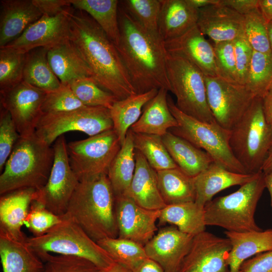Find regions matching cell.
<instances>
[{
    "label": "cell",
    "instance_id": "cell-1",
    "mask_svg": "<svg viewBox=\"0 0 272 272\" xmlns=\"http://www.w3.org/2000/svg\"><path fill=\"white\" fill-rule=\"evenodd\" d=\"M70 40L91 70L95 83L121 100L137 94L115 44L94 20L72 6Z\"/></svg>",
    "mask_w": 272,
    "mask_h": 272
},
{
    "label": "cell",
    "instance_id": "cell-2",
    "mask_svg": "<svg viewBox=\"0 0 272 272\" xmlns=\"http://www.w3.org/2000/svg\"><path fill=\"white\" fill-rule=\"evenodd\" d=\"M118 16L120 37L116 47L136 93L162 88L170 91L164 41L119 6Z\"/></svg>",
    "mask_w": 272,
    "mask_h": 272
},
{
    "label": "cell",
    "instance_id": "cell-3",
    "mask_svg": "<svg viewBox=\"0 0 272 272\" xmlns=\"http://www.w3.org/2000/svg\"><path fill=\"white\" fill-rule=\"evenodd\" d=\"M63 216L97 242L117 237L115 195L107 175L79 182Z\"/></svg>",
    "mask_w": 272,
    "mask_h": 272
},
{
    "label": "cell",
    "instance_id": "cell-4",
    "mask_svg": "<svg viewBox=\"0 0 272 272\" xmlns=\"http://www.w3.org/2000/svg\"><path fill=\"white\" fill-rule=\"evenodd\" d=\"M54 157L53 147L36 133L21 137L0 175V194L23 188L41 189L46 183Z\"/></svg>",
    "mask_w": 272,
    "mask_h": 272
},
{
    "label": "cell",
    "instance_id": "cell-5",
    "mask_svg": "<svg viewBox=\"0 0 272 272\" xmlns=\"http://www.w3.org/2000/svg\"><path fill=\"white\" fill-rule=\"evenodd\" d=\"M265 188L264 174L260 171L236 191L212 199L204 207L206 226L236 232L262 230L256 224L254 216Z\"/></svg>",
    "mask_w": 272,
    "mask_h": 272
},
{
    "label": "cell",
    "instance_id": "cell-6",
    "mask_svg": "<svg viewBox=\"0 0 272 272\" xmlns=\"http://www.w3.org/2000/svg\"><path fill=\"white\" fill-rule=\"evenodd\" d=\"M229 145L236 159L248 174L261 171L272 147V129L256 97L243 117L230 130Z\"/></svg>",
    "mask_w": 272,
    "mask_h": 272
},
{
    "label": "cell",
    "instance_id": "cell-7",
    "mask_svg": "<svg viewBox=\"0 0 272 272\" xmlns=\"http://www.w3.org/2000/svg\"><path fill=\"white\" fill-rule=\"evenodd\" d=\"M27 242L38 254L55 253L86 259L100 269L115 261L77 224L63 216L61 222L39 236L27 237Z\"/></svg>",
    "mask_w": 272,
    "mask_h": 272
},
{
    "label": "cell",
    "instance_id": "cell-8",
    "mask_svg": "<svg viewBox=\"0 0 272 272\" xmlns=\"http://www.w3.org/2000/svg\"><path fill=\"white\" fill-rule=\"evenodd\" d=\"M170 110L178 125L168 131L188 141L208 154L214 162L236 173L248 174L233 155L229 145L230 130L216 121L208 123L191 117L180 111L170 96H167Z\"/></svg>",
    "mask_w": 272,
    "mask_h": 272
},
{
    "label": "cell",
    "instance_id": "cell-9",
    "mask_svg": "<svg viewBox=\"0 0 272 272\" xmlns=\"http://www.w3.org/2000/svg\"><path fill=\"white\" fill-rule=\"evenodd\" d=\"M166 58L170 91L176 98L177 108L202 122H215L208 105L202 73L181 56L167 52Z\"/></svg>",
    "mask_w": 272,
    "mask_h": 272
},
{
    "label": "cell",
    "instance_id": "cell-10",
    "mask_svg": "<svg viewBox=\"0 0 272 272\" xmlns=\"http://www.w3.org/2000/svg\"><path fill=\"white\" fill-rule=\"evenodd\" d=\"M121 147L113 129L67 143L70 164L79 182L107 175Z\"/></svg>",
    "mask_w": 272,
    "mask_h": 272
},
{
    "label": "cell",
    "instance_id": "cell-11",
    "mask_svg": "<svg viewBox=\"0 0 272 272\" xmlns=\"http://www.w3.org/2000/svg\"><path fill=\"white\" fill-rule=\"evenodd\" d=\"M113 127L110 109L85 106L68 112L43 113L35 133L51 146L59 137L69 131H81L91 137Z\"/></svg>",
    "mask_w": 272,
    "mask_h": 272
},
{
    "label": "cell",
    "instance_id": "cell-12",
    "mask_svg": "<svg viewBox=\"0 0 272 272\" xmlns=\"http://www.w3.org/2000/svg\"><path fill=\"white\" fill-rule=\"evenodd\" d=\"M205 80L208 105L215 121L231 130L256 97L245 86L220 77L205 76Z\"/></svg>",
    "mask_w": 272,
    "mask_h": 272
},
{
    "label": "cell",
    "instance_id": "cell-13",
    "mask_svg": "<svg viewBox=\"0 0 272 272\" xmlns=\"http://www.w3.org/2000/svg\"><path fill=\"white\" fill-rule=\"evenodd\" d=\"M53 147L54 157L50 174L45 185L37 190L35 200L54 214L63 216L79 181L70 164L64 137H59Z\"/></svg>",
    "mask_w": 272,
    "mask_h": 272
},
{
    "label": "cell",
    "instance_id": "cell-14",
    "mask_svg": "<svg viewBox=\"0 0 272 272\" xmlns=\"http://www.w3.org/2000/svg\"><path fill=\"white\" fill-rule=\"evenodd\" d=\"M46 93L23 81L0 92L1 107L10 113L21 137L35 132Z\"/></svg>",
    "mask_w": 272,
    "mask_h": 272
},
{
    "label": "cell",
    "instance_id": "cell-15",
    "mask_svg": "<svg viewBox=\"0 0 272 272\" xmlns=\"http://www.w3.org/2000/svg\"><path fill=\"white\" fill-rule=\"evenodd\" d=\"M231 248L227 237L202 232L193 237L179 272H229L227 258Z\"/></svg>",
    "mask_w": 272,
    "mask_h": 272
},
{
    "label": "cell",
    "instance_id": "cell-16",
    "mask_svg": "<svg viewBox=\"0 0 272 272\" xmlns=\"http://www.w3.org/2000/svg\"><path fill=\"white\" fill-rule=\"evenodd\" d=\"M118 237L145 246L156 234L160 210H151L137 204L128 196H115Z\"/></svg>",
    "mask_w": 272,
    "mask_h": 272
},
{
    "label": "cell",
    "instance_id": "cell-17",
    "mask_svg": "<svg viewBox=\"0 0 272 272\" xmlns=\"http://www.w3.org/2000/svg\"><path fill=\"white\" fill-rule=\"evenodd\" d=\"M71 7L55 17L42 16L19 37L4 47L26 53L36 48L50 49L69 41Z\"/></svg>",
    "mask_w": 272,
    "mask_h": 272
},
{
    "label": "cell",
    "instance_id": "cell-18",
    "mask_svg": "<svg viewBox=\"0 0 272 272\" xmlns=\"http://www.w3.org/2000/svg\"><path fill=\"white\" fill-rule=\"evenodd\" d=\"M193 237L174 226H166L159 230L144 247L148 257L159 264L165 272H179Z\"/></svg>",
    "mask_w": 272,
    "mask_h": 272
},
{
    "label": "cell",
    "instance_id": "cell-19",
    "mask_svg": "<svg viewBox=\"0 0 272 272\" xmlns=\"http://www.w3.org/2000/svg\"><path fill=\"white\" fill-rule=\"evenodd\" d=\"M164 43L167 52L188 60L205 76H218L214 46L197 25L181 36L165 41Z\"/></svg>",
    "mask_w": 272,
    "mask_h": 272
},
{
    "label": "cell",
    "instance_id": "cell-20",
    "mask_svg": "<svg viewBox=\"0 0 272 272\" xmlns=\"http://www.w3.org/2000/svg\"><path fill=\"white\" fill-rule=\"evenodd\" d=\"M244 16L219 3L199 9L196 25L216 43L233 41L244 34Z\"/></svg>",
    "mask_w": 272,
    "mask_h": 272
},
{
    "label": "cell",
    "instance_id": "cell-21",
    "mask_svg": "<svg viewBox=\"0 0 272 272\" xmlns=\"http://www.w3.org/2000/svg\"><path fill=\"white\" fill-rule=\"evenodd\" d=\"M36 189L23 188L3 195L0 198V233L19 241L27 237L22 231L31 205L36 197Z\"/></svg>",
    "mask_w": 272,
    "mask_h": 272
},
{
    "label": "cell",
    "instance_id": "cell-22",
    "mask_svg": "<svg viewBox=\"0 0 272 272\" xmlns=\"http://www.w3.org/2000/svg\"><path fill=\"white\" fill-rule=\"evenodd\" d=\"M42 16L32 0H1L0 48L17 39Z\"/></svg>",
    "mask_w": 272,
    "mask_h": 272
},
{
    "label": "cell",
    "instance_id": "cell-23",
    "mask_svg": "<svg viewBox=\"0 0 272 272\" xmlns=\"http://www.w3.org/2000/svg\"><path fill=\"white\" fill-rule=\"evenodd\" d=\"M135 169L125 195L140 206L151 210H161L166 206L161 194L157 172L149 165L144 156L135 150Z\"/></svg>",
    "mask_w": 272,
    "mask_h": 272
},
{
    "label": "cell",
    "instance_id": "cell-24",
    "mask_svg": "<svg viewBox=\"0 0 272 272\" xmlns=\"http://www.w3.org/2000/svg\"><path fill=\"white\" fill-rule=\"evenodd\" d=\"M257 173L233 172L213 162L193 177L196 192L195 202L204 208L217 193L233 186H241L253 179Z\"/></svg>",
    "mask_w": 272,
    "mask_h": 272
},
{
    "label": "cell",
    "instance_id": "cell-25",
    "mask_svg": "<svg viewBox=\"0 0 272 272\" xmlns=\"http://www.w3.org/2000/svg\"><path fill=\"white\" fill-rule=\"evenodd\" d=\"M158 30L165 41L181 36L197 24L199 9L188 0H160Z\"/></svg>",
    "mask_w": 272,
    "mask_h": 272
},
{
    "label": "cell",
    "instance_id": "cell-26",
    "mask_svg": "<svg viewBox=\"0 0 272 272\" xmlns=\"http://www.w3.org/2000/svg\"><path fill=\"white\" fill-rule=\"evenodd\" d=\"M225 234L231 245L227 258L229 272H239L245 261L272 250V229L243 232L225 231Z\"/></svg>",
    "mask_w": 272,
    "mask_h": 272
},
{
    "label": "cell",
    "instance_id": "cell-27",
    "mask_svg": "<svg viewBox=\"0 0 272 272\" xmlns=\"http://www.w3.org/2000/svg\"><path fill=\"white\" fill-rule=\"evenodd\" d=\"M47 56L52 71L63 85L93 79L91 70L70 40L49 49Z\"/></svg>",
    "mask_w": 272,
    "mask_h": 272
},
{
    "label": "cell",
    "instance_id": "cell-28",
    "mask_svg": "<svg viewBox=\"0 0 272 272\" xmlns=\"http://www.w3.org/2000/svg\"><path fill=\"white\" fill-rule=\"evenodd\" d=\"M168 91L160 89L157 94L145 105L139 120L130 129L134 133L162 137L178 125L168 104Z\"/></svg>",
    "mask_w": 272,
    "mask_h": 272
},
{
    "label": "cell",
    "instance_id": "cell-29",
    "mask_svg": "<svg viewBox=\"0 0 272 272\" xmlns=\"http://www.w3.org/2000/svg\"><path fill=\"white\" fill-rule=\"evenodd\" d=\"M162 139L178 167L190 177H195L214 162L205 151L169 131Z\"/></svg>",
    "mask_w": 272,
    "mask_h": 272
},
{
    "label": "cell",
    "instance_id": "cell-30",
    "mask_svg": "<svg viewBox=\"0 0 272 272\" xmlns=\"http://www.w3.org/2000/svg\"><path fill=\"white\" fill-rule=\"evenodd\" d=\"M0 257L3 272H44V261L26 240L0 233Z\"/></svg>",
    "mask_w": 272,
    "mask_h": 272
},
{
    "label": "cell",
    "instance_id": "cell-31",
    "mask_svg": "<svg viewBox=\"0 0 272 272\" xmlns=\"http://www.w3.org/2000/svg\"><path fill=\"white\" fill-rule=\"evenodd\" d=\"M158 221L160 225L169 224L193 236L206 231L207 226L204 208L195 201L167 205L160 210Z\"/></svg>",
    "mask_w": 272,
    "mask_h": 272
},
{
    "label": "cell",
    "instance_id": "cell-32",
    "mask_svg": "<svg viewBox=\"0 0 272 272\" xmlns=\"http://www.w3.org/2000/svg\"><path fill=\"white\" fill-rule=\"evenodd\" d=\"M158 90H152L142 94H135L116 101L110 109L113 129L121 145L131 126L140 118L145 105L157 94Z\"/></svg>",
    "mask_w": 272,
    "mask_h": 272
},
{
    "label": "cell",
    "instance_id": "cell-33",
    "mask_svg": "<svg viewBox=\"0 0 272 272\" xmlns=\"http://www.w3.org/2000/svg\"><path fill=\"white\" fill-rule=\"evenodd\" d=\"M46 47H38L26 53L23 81L47 93L55 91L62 85L52 71Z\"/></svg>",
    "mask_w": 272,
    "mask_h": 272
},
{
    "label": "cell",
    "instance_id": "cell-34",
    "mask_svg": "<svg viewBox=\"0 0 272 272\" xmlns=\"http://www.w3.org/2000/svg\"><path fill=\"white\" fill-rule=\"evenodd\" d=\"M135 149L132 131L129 129L107 173L115 196L125 195L135 169Z\"/></svg>",
    "mask_w": 272,
    "mask_h": 272
},
{
    "label": "cell",
    "instance_id": "cell-35",
    "mask_svg": "<svg viewBox=\"0 0 272 272\" xmlns=\"http://www.w3.org/2000/svg\"><path fill=\"white\" fill-rule=\"evenodd\" d=\"M157 177L160 191L166 206L195 201L194 178L179 168L158 171Z\"/></svg>",
    "mask_w": 272,
    "mask_h": 272
},
{
    "label": "cell",
    "instance_id": "cell-36",
    "mask_svg": "<svg viewBox=\"0 0 272 272\" xmlns=\"http://www.w3.org/2000/svg\"><path fill=\"white\" fill-rule=\"evenodd\" d=\"M72 6L89 14L117 45L120 37L118 0H70Z\"/></svg>",
    "mask_w": 272,
    "mask_h": 272
},
{
    "label": "cell",
    "instance_id": "cell-37",
    "mask_svg": "<svg viewBox=\"0 0 272 272\" xmlns=\"http://www.w3.org/2000/svg\"><path fill=\"white\" fill-rule=\"evenodd\" d=\"M97 243L115 262L131 271L148 258L144 246L129 239L108 238Z\"/></svg>",
    "mask_w": 272,
    "mask_h": 272
},
{
    "label": "cell",
    "instance_id": "cell-38",
    "mask_svg": "<svg viewBox=\"0 0 272 272\" xmlns=\"http://www.w3.org/2000/svg\"><path fill=\"white\" fill-rule=\"evenodd\" d=\"M132 135L135 149L157 172L178 167L166 148L162 137L133 132Z\"/></svg>",
    "mask_w": 272,
    "mask_h": 272
},
{
    "label": "cell",
    "instance_id": "cell-39",
    "mask_svg": "<svg viewBox=\"0 0 272 272\" xmlns=\"http://www.w3.org/2000/svg\"><path fill=\"white\" fill-rule=\"evenodd\" d=\"M245 86L261 99L272 90V53L253 51Z\"/></svg>",
    "mask_w": 272,
    "mask_h": 272
},
{
    "label": "cell",
    "instance_id": "cell-40",
    "mask_svg": "<svg viewBox=\"0 0 272 272\" xmlns=\"http://www.w3.org/2000/svg\"><path fill=\"white\" fill-rule=\"evenodd\" d=\"M160 0L119 1V6L148 32L159 35Z\"/></svg>",
    "mask_w": 272,
    "mask_h": 272
},
{
    "label": "cell",
    "instance_id": "cell-41",
    "mask_svg": "<svg viewBox=\"0 0 272 272\" xmlns=\"http://www.w3.org/2000/svg\"><path fill=\"white\" fill-rule=\"evenodd\" d=\"M26 53L7 47L0 48V92L23 81Z\"/></svg>",
    "mask_w": 272,
    "mask_h": 272
},
{
    "label": "cell",
    "instance_id": "cell-42",
    "mask_svg": "<svg viewBox=\"0 0 272 272\" xmlns=\"http://www.w3.org/2000/svg\"><path fill=\"white\" fill-rule=\"evenodd\" d=\"M77 97L86 106L110 109L118 99L99 86L92 78L77 80L69 85Z\"/></svg>",
    "mask_w": 272,
    "mask_h": 272
},
{
    "label": "cell",
    "instance_id": "cell-43",
    "mask_svg": "<svg viewBox=\"0 0 272 272\" xmlns=\"http://www.w3.org/2000/svg\"><path fill=\"white\" fill-rule=\"evenodd\" d=\"M244 33L254 51L272 53L268 40L267 23L259 7L244 16Z\"/></svg>",
    "mask_w": 272,
    "mask_h": 272
},
{
    "label": "cell",
    "instance_id": "cell-44",
    "mask_svg": "<svg viewBox=\"0 0 272 272\" xmlns=\"http://www.w3.org/2000/svg\"><path fill=\"white\" fill-rule=\"evenodd\" d=\"M38 256L44 262V272H98L101 269L90 261L79 257L49 253Z\"/></svg>",
    "mask_w": 272,
    "mask_h": 272
},
{
    "label": "cell",
    "instance_id": "cell-45",
    "mask_svg": "<svg viewBox=\"0 0 272 272\" xmlns=\"http://www.w3.org/2000/svg\"><path fill=\"white\" fill-rule=\"evenodd\" d=\"M75 95L69 85L46 93L42 106L43 113H56L71 111L85 107Z\"/></svg>",
    "mask_w": 272,
    "mask_h": 272
},
{
    "label": "cell",
    "instance_id": "cell-46",
    "mask_svg": "<svg viewBox=\"0 0 272 272\" xmlns=\"http://www.w3.org/2000/svg\"><path fill=\"white\" fill-rule=\"evenodd\" d=\"M63 216L56 215L34 200L25 222L33 236H39L61 222Z\"/></svg>",
    "mask_w": 272,
    "mask_h": 272
},
{
    "label": "cell",
    "instance_id": "cell-47",
    "mask_svg": "<svg viewBox=\"0 0 272 272\" xmlns=\"http://www.w3.org/2000/svg\"><path fill=\"white\" fill-rule=\"evenodd\" d=\"M213 46L218 76L238 84L233 41L214 43Z\"/></svg>",
    "mask_w": 272,
    "mask_h": 272
},
{
    "label": "cell",
    "instance_id": "cell-48",
    "mask_svg": "<svg viewBox=\"0 0 272 272\" xmlns=\"http://www.w3.org/2000/svg\"><path fill=\"white\" fill-rule=\"evenodd\" d=\"M20 137L10 113L1 107L0 171L1 172Z\"/></svg>",
    "mask_w": 272,
    "mask_h": 272
},
{
    "label": "cell",
    "instance_id": "cell-49",
    "mask_svg": "<svg viewBox=\"0 0 272 272\" xmlns=\"http://www.w3.org/2000/svg\"><path fill=\"white\" fill-rule=\"evenodd\" d=\"M238 84L245 86L246 82L253 49L245 34L233 41Z\"/></svg>",
    "mask_w": 272,
    "mask_h": 272
},
{
    "label": "cell",
    "instance_id": "cell-50",
    "mask_svg": "<svg viewBox=\"0 0 272 272\" xmlns=\"http://www.w3.org/2000/svg\"><path fill=\"white\" fill-rule=\"evenodd\" d=\"M239 272H272V250L259 253L245 261Z\"/></svg>",
    "mask_w": 272,
    "mask_h": 272
},
{
    "label": "cell",
    "instance_id": "cell-51",
    "mask_svg": "<svg viewBox=\"0 0 272 272\" xmlns=\"http://www.w3.org/2000/svg\"><path fill=\"white\" fill-rule=\"evenodd\" d=\"M32 2L43 16L51 17L58 15L72 6L70 0H32Z\"/></svg>",
    "mask_w": 272,
    "mask_h": 272
},
{
    "label": "cell",
    "instance_id": "cell-52",
    "mask_svg": "<svg viewBox=\"0 0 272 272\" xmlns=\"http://www.w3.org/2000/svg\"><path fill=\"white\" fill-rule=\"evenodd\" d=\"M220 4L244 16L259 7L258 0H220Z\"/></svg>",
    "mask_w": 272,
    "mask_h": 272
},
{
    "label": "cell",
    "instance_id": "cell-53",
    "mask_svg": "<svg viewBox=\"0 0 272 272\" xmlns=\"http://www.w3.org/2000/svg\"><path fill=\"white\" fill-rule=\"evenodd\" d=\"M132 272H165L157 262L148 257Z\"/></svg>",
    "mask_w": 272,
    "mask_h": 272
},
{
    "label": "cell",
    "instance_id": "cell-54",
    "mask_svg": "<svg viewBox=\"0 0 272 272\" xmlns=\"http://www.w3.org/2000/svg\"><path fill=\"white\" fill-rule=\"evenodd\" d=\"M265 118L272 129V90L262 98Z\"/></svg>",
    "mask_w": 272,
    "mask_h": 272
},
{
    "label": "cell",
    "instance_id": "cell-55",
    "mask_svg": "<svg viewBox=\"0 0 272 272\" xmlns=\"http://www.w3.org/2000/svg\"><path fill=\"white\" fill-rule=\"evenodd\" d=\"M259 9L266 22L272 21V0H258Z\"/></svg>",
    "mask_w": 272,
    "mask_h": 272
},
{
    "label": "cell",
    "instance_id": "cell-56",
    "mask_svg": "<svg viewBox=\"0 0 272 272\" xmlns=\"http://www.w3.org/2000/svg\"><path fill=\"white\" fill-rule=\"evenodd\" d=\"M194 7L199 9L209 6L219 4L220 0H188Z\"/></svg>",
    "mask_w": 272,
    "mask_h": 272
},
{
    "label": "cell",
    "instance_id": "cell-57",
    "mask_svg": "<svg viewBox=\"0 0 272 272\" xmlns=\"http://www.w3.org/2000/svg\"><path fill=\"white\" fill-rule=\"evenodd\" d=\"M98 272H132L122 265L114 262L109 267L101 269Z\"/></svg>",
    "mask_w": 272,
    "mask_h": 272
},
{
    "label": "cell",
    "instance_id": "cell-58",
    "mask_svg": "<svg viewBox=\"0 0 272 272\" xmlns=\"http://www.w3.org/2000/svg\"><path fill=\"white\" fill-rule=\"evenodd\" d=\"M265 188L269 192L270 197V206L272 213V170L264 173Z\"/></svg>",
    "mask_w": 272,
    "mask_h": 272
},
{
    "label": "cell",
    "instance_id": "cell-59",
    "mask_svg": "<svg viewBox=\"0 0 272 272\" xmlns=\"http://www.w3.org/2000/svg\"><path fill=\"white\" fill-rule=\"evenodd\" d=\"M271 170H272V147L263 164L261 171L265 173Z\"/></svg>",
    "mask_w": 272,
    "mask_h": 272
},
{
    "label": "cell",
    "instance_id": "cell-60",
    "mask_svg": "<svg viewBox=\"0 0 272 272\" xmlns=\"http://www.w3.org/2000/svg\"><path fill=\"white\" fill-rule=\"evenodd\" d=\"M267 31L269 42L272 52V21L267 24Z\"/></svg>",
    "mask_w": 272,
    "mask_h": 272
}]
</instances>
